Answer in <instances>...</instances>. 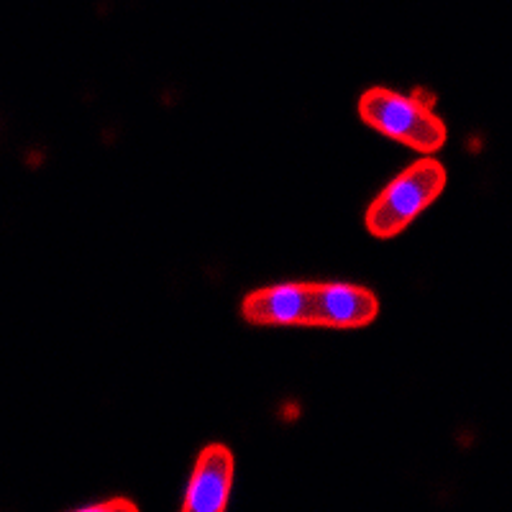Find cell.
I'll return each mask as SVG.
<instances>
[{
  "label": "cell",
  "mask_w": 512,
  "mask_h": 512,
  "mask_svg": "<svg viewBox=\"0 0 512 512\" xmlns=\"http://www.w3.org/2000/svg\"><path fill=\"white\" fill-rule=\"evenodd\" d=\"M356 108L369 128L425 157H433L448 139L443 118L433 111V105L423 103L415 95H402L397 90L374 85L361 93Z\"/></svg>",
  "instance_id": "cell-1"
},
{
  "label": "cell",
  "mask_w": 512,
  "mask_h": 512,
  "mask_svg": "<svg viewBox=\"0 0 512 512\" xmlns=\"http://www.w3.org/2000/svg\"><path fill=\"white\" fill-rule=\"evenodd\" d=\"M446 167L436 157H423L405 167L369 203L367 231L374 239H395L423 210L431 208L446 190Z\"/></svg>",
  "instance_id": "cell-2"
},
{
  "label": "cell",
  "mask_w": 512,
  "mask_h": 512,
  "mask_svg": "<svg viewBox=\"0 0 512 512\" xmlns=\"http://www.w3.org/2000/svg\"><path fill=\"white\" fill-rule=\"evenodd\" d=\"M236 459L226 443L200 448L180 512H226L231 500Z\"/></svg>",
  "instance_id": "cell-3"
},
{
  "label": "cell",
  "mask_w": 512,
  "mask_h": 512,
  "mask_svg": "<svg viewBox=\"0 0 512 512\" xmlns=\"http://www.w3.org/2000/svg\"><path fill=\"white\" fill-rule=\"evenodd\" d=\"M251 326H313V282H285L259 287L241 303Z\"/></svg>",
  "instance_id": "cell-4"
},
{
  "label": "cell",
  "mask_w": 512,
  "mask_h": 512,
  "mask_svg": "<svg viewBox=\"0 0 512 512\" xmlns=\"http://www.w3.org/2000/svg\"><path fill=\"white\" fill-rule=\"evenodd\" d=\"M379 315V297L369 287L313 282V328H364Z\"/></svg>",
  "instance_id": "cell-5"
},
{
  "label": "cell",
  "mask_w": 512,
  "mask_h": 512,
  "mask_svg": "<svg viewBox=\"0 0 512 512\" xmlns=\"http://www.w3.org/2000/svg\"><path fill=\"white\" fill-rule=\"evenodd\" d=\"M72 512H141L139 505L134 500H128V497H111V500L105 502H95V505L80 507V510Z\"/></svg>",
  "instance_id": "cell-6"
}]
</instances>
